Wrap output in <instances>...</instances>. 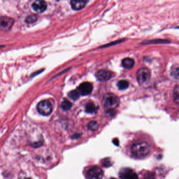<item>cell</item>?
Masks as SVG:
<instances>
[{"instance_id":"6da1fadb","label":"cell","mask_w":179,"mask_h":179,"mask_svg":"<svg viewBox=\"0 0 179 179\" xmlns=\"http://www.w3.org/2000/svg\"><path fill=\"white\" fill-rule=\"evenodd\" d=\"M151 152L149 144L144 141L137 142L131 147V154L134 158L144 159L146 158Z\"/></svg>"},{"instance_id":"7a4b0ae2","label":"cell","mask_w":179,"mask_h":179,"mask_svg":"<svg viewBox=\"0 0 179 179\" xmlns=\"http://www.w3.org/2000/svg\"><path fill=\"white\" fill-rule=\"evenodd\" d=\"M103 105L106 111H112L118 108L119 104V98L113 93H108L103 98Z\"/></svg>"},{"instance_id":"3957f363","label":"cell","mask_w":179,"mask_h":179,"mask_svg":"<svg viewBox=\"0 0 179 179\" xmlns=\"http://www.w3.org/2000/svg\"><path fill=\"white\" fill-rule=\"evenodd\" d=\"M37 109L42 115H49L52 113V106L50 102L47 100L41 101L39 103Z\"/></svg>"},{"instance_id":"277c9868","label":"cell","mask_w":179,"mask_h":179,"mask_svg":"<svg viewBox=\"0 0 179 179\" xmlns=\"http://www.w3.org/2000/svg\"><path fill=\"white\" fill-rule=\"evenodd\" d=\"M150 71L147 68H141L137 72V81L139 85H145L150 80Z\"/></svg>"},{"instance_id":"5b68a950","label":"cell","mask_w":179,"mask_h":179,"mask_svg":"<svg viewBox=\"0 0 179 179\" xmlns=\"http://www.w3.org/2000/svg\"><path fill=\"white\" fill-rule=\"evenodd\" d=\"M104 173L100 167L94 166L90 167L86 173V177L88 179H101Z\"/></svg>"},{"instance_id":"8992f818","label":"cell","mask_w":179,"mask_h":179,"mask_svg":"<svg viewBox=\"0 0 179 179\" xmlns=\"http://www.w3.org/2000/svg\"><path fill=\"white\" fill-rule=\"evenodd\" d=\"M14 20L12 18L2 16L0 18V28L4 31H8L12 28Z\"/></svg>"},{"instance_id":"52a82bcc","label":"cell","mask_w":179,"mask_h":179,"mask_svg":"<svg viewBox=\"0 0 179 179\" xmlns=\"http://www.w3.org/2000/svg\"><path fill=\"white\" fill-rule=\"evenodd\" d=\"M120 177L121 179H139L137 173L129 168H125L120 172Z\"/></svg>"},{"instance_id":"ba28073f","label":"cell","mask_w":179,"mask_h":179,"mask_svg":"<svg viewBox=\"0 0 179 179\" xmlns=\"http://www.w3.org/2000/svg\"><path fill=\"white\" fill-rule=\"evenodd\" d=\"M78 90L82 95H88L92 91V85L89 82H83L79 85Z\"/></svg>"},{"instance_id":"9c48e42d","label":"cell","mask_w":179,"mask_h":179,"mask_svg":"<svg viewBox=\"0 0 179 179\" xmlns=\"http://www.w3.org/2000/svg\"><path fill=\"white\" fill-rule=\"evenodd\" d=\"M32 7L34 10L38 13H42L46 10L47 5L45 0H36L33 3Z\"/></svg>"},{"instance_id":"30bf717a","label":"cell","mask_w":179,"mask_h":179,"mask_svg":"<svg viewBox=\"0 0 179 179\" xmlns=\"http://www.w3.org/2000/svg\"><path fill=\"white\" fill-rule=\"evenodd\" d=\"M96 77L99 81L105 82L111 78L112 73L108 70H100L96 73Z\"/></svg>"},{"instance_id":"8fae6325","label":"cell","mask_w":179,"mask_h":179,"mask_svg":"<svg viewBox=\"0 0 179 179\" xmlns=\"http://www.w3.org/2000/svg\"><path fill=\"white\" fill-rule=\"evenodd\" d=\"M88 1L89 0H71L70 4L73 10L78 11L85 8Z\"/></svg>"},{"instance_id":"7c38bea8","label":"cell","mask_w":179,"mask_h":179,"mask_svg":"<svg viewBox=\"0 0 179 179\" xmlns=\"http://www.w3.org/2000/svg\"><path fill=\"white\" fill-rule=\"evenodd\" d=\"M121 64L124 68L126 69H131L134 66L135 62L131 58H126L122 60Z\"/></svg>"},{"instance_id":"4fadbf2b","label":"cell","mask_w":179,"mask_h":179,"mask_svg":"<svg viewBox=\"0 0 179 179\" xmlns=\"http://www.w3.org/2000/svg\"><path fill=\"white\" fill-rule=\"evenodd\" d=\"M98 110V108L93 103L89 102L85 105V111L88 113H94Z\"/></svg>"},{"instance_id":"5bb4252c","label":"cell","mask_w":179,"mask_h":179,"mask_svg":"<svg viewBox=\"0 0 179 179\" xmlns=\"http://www.w3.org/2000/svg\"><path fill=\"white\" fill-rule=\"evenodd\" d=\"M118 89L121 90L127 89L129 87V83L126 80H121L118 82L117 84Z\"/></svg>"},{"instance_id":"9a60e30c","label":"cell","mask_w":179,"mask_h":179,"mask_svg":"<svg viewBox=\"0 0 179 179\" xmlns=\"http://www.w3.org/2000/svg\"><path fill=\"white\" fill-rule=\"evenodd\" d=\"M80 94L78 90L71 91L68 93V96L73 100H77L79 98Z\"/></svg>"},{"instance_id":"2e32d148","label":"cell","mask_w":179,"mask_h":179,"mask_svg":"<svg viewBox=\"0 0 179 179\" xmlns=\"http://www.w3.org/2000/svg\"><path fill=\"white\" fill-rule=\"evenodd\" d=\"M60 106L62 110H65V111H68V110H69L71 108V103L67 100H65L61 102Z\"/></svg>"},{"instance_id":"e0dca14e","label":"cell","mask_w":179,"mask_h":179,"mask_svg":"<svg viewBox=\"0 0 179 179\" xmlns=\"http://www.w3.org/2000/svg\"><path fill=\"white\" fill-rule=\"evenodd\" d=\"M173 98L174 102L179 104V86L175 87L173 91Z\"/></svg>"},{"instance_id":"ac0fdd59","label":"cell","mask_w":179,"mask_h":179,"mask_svg":"<svg viewBox=\"0 0 179 179\" xmlns=\"http://www.w3.org/2000/svg\"><path fill=\"white\" fill-rule=\"evenodd\" d=\"M37 19H38V18H37V16L36 15L32 14V15L28 16L27 18H26L25 21L27 23H35V22H36Z\"/></svg>"},{"instance_id":"d6986e66","label":"cell","mask_w":179,"mask_h":179,"mask_svg":"<svg viewBox=\"0 0 179 179\" xmlns=\"http://www.w3.org/2000/svg\"><path fill=\"white\" fill-rule=\"evenodd\" d=\"M98 124L96 121H91L88 125V129H90V131H92L96 130L98 128Z\"/></svg>"},{"instance_id":"ffe728a7","label":"cell","mask_w":179,"mask_h":179,"mask_svg":"<svg viewBox=\"0 0 179 179\" xmlns=\"http://www.w3.org/2000/svg\"><path fill=\"white\" fill-rule=\"evenodd\" d=\"M169 42V41L166 39H154L152 41H147L144 42L146 44H164Z\"/></svg>"},{"instance_id":"44dd1931","label":"cell","mask_w":179,"mask_h":179,"mask_svg":"<svg viewBox=\"0 0 179 179\" xmlns=\"http://www.w3.org/2000/svg\"><path fill=\"white\" fill-rule=\"evenodd\" d=\"M171 75L177 80H179V67L175 68L171 71Z\"/></svg>"},{"instance_id":"7402d4cb","label":"cell","mask_w":179,"mask_h":179,"mask_svg":"<svg viewBox=\"0 0 179 179\" xmlns=\"http://www.w3.org/2000/svg\"><path fill=\"white\" fill-rule=\"evenodd\" d=\"M102 166H104V167H110L112 165L111 159L109 158H105L102 161Z\"/></svg>"},{"instance_id":"603a6c76","label":"cell","mask_w":179,"mask_h":179,"mask_svg":"<svg viewBox=\"0 0 179 179\" xmlns=\"http://www.w3.org/2000/svg\"><path fill=\"white\" fill-rule=\"evenodd\" d=\"M146 175L147 179H154V174L152 173H148Z\"/></svg>"},{"instance_id":"cb8c5ba5","label":"cell","mask_w":179,"mask_h":179,"mask_svg":"<svg viewBox=\"0 0 179 179\" xmlns=\"http://www.w3.org/2000/svg\"><path fill=\"white\" fill-rule=\"evenodd\" d=\"M42 144V143L41 141H39V142H37V143H34L32 144V146H33V147H38L41 146Z\"/></svg>"},{"instance_id":"d4e9b609","label":"cell","mask_w":179,"mask_h":179,"mask_svg":"<svg viewBox=\"0 0 179 179\" xmlns=\"http://www.w3.org/2000/svg\"><path fill=\"white\" fill-rule=\"evenodd\" d=\"M113 142L114 144L116 145V146H117L119 145V141H118V139H114L113 141Z\"/></svg>"},{"instance_id":"484cf974","label":"cell","mask_w":179,"mask_h":179,"mask_svg":"<svg viewBox=\"0 0 179 179\" xmlns=\"http://www.w3.org/2000/svg\"><path fill=\"white\" fill-rule=\"evenodd\" d=\"M79 137H80V135L77 134V135H74V136H73V138L77 139Z\"/></svg>"},{"instance_id":"4316f807","label":"cell","mask_w":179,"mask_h":179,"mask_svg":"<svg viewBox=\"0 0 179 179\" xmlns=\"http://www.w3.org/2000/svg\"><path fill=\"white\" fill-rule=\"evenodd\" d=\"M115 179V178H113V177H112V178H111V179Z\"/></svg>"},{"instance_id":"83f0119b","label":"cell","mask_w":179,"mask_h":179,"mask_svg":"<svg viewBox=\"0 0 179 179\" xmlns=\"http://www.w3.org/2000/svg\"><path fill=\"white\" fill-rule=\"evenodd\" d=\"M30 179V178H27V179Z\"/></svg>"},{"instance_id":"f1b7e54d","label":"cell","mask_w":179,"mask_h":179,"mask_svg":"<svg viewBox=\"0 0 179 179\" xmlns=\"http://www.w3.org/2000/svg\"><path fill=\"white\" fill-rule=\"evenodd\" d=\"M177 28H179V27H177Z\"/></svg>"}]
</instances>
